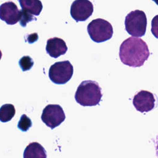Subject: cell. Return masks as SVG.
<instances>
[{"label":"cell","mask_w":158,"mask_h":158,"mask_svg":"<svg viewBox=\"0 0 158 158\" xmlns=\"http://www.w3.org/2000/svg\"><path fill=\"white\" fill-rule=\"evenodd\" d=\"M102 96L99 84L92 80L82 81L77 88L75 99L83 106H94L99 104Z\"/></svg>","instance_id":"2"},{"label":"cell","mask_w":158,"mask_h":158,"mask_svg":"<svg viewBox=\"0 0 158 158\" xmlns=\"http://www.w3.org/2000/svg\"><path fill=\"white\" fill-rule=\"evenodd\" d=\"M22 7V11L33 15H39L43 9L40 0H17Z\"/></svg>","instance_id":"11"},{"label":"cell","mask_w":158,"mask_h":158,"mask_svg":"<svg viewBox=\"0 0 158 158\" xmlns=\"http://www.w3.org/2000/svg\"><path fill=\"white\" fill-rule=\"evenodd\" d=\"M15 114V109L12 104H5L0 107V121L7 122L10 121Z\"/></svg>","instance_id":"13"},{"label":"cell","mask_w":158,"mask_h":158,"mask_svg":"<svg viewBox=\"0 0 158 158\" xmlns=\"http://www.w3.org/2000/svg\"><path fill=\"white\" fill-rule=\"evenodd\" d=\"M67 46L64 40L54 37L47 40L46 50L49 56L57 58L60 56L64 55L67 51Z\"/></svg>","instance_id":"10"},{"label":"cell","mask_w":158,"mask_h":158,"mask_svg":"<svg viewBox=\"0 0 158 158\" xmlns=\"http://www.w3.org/2000/svg\"><path fill=\"white\" fill-rule=\"evenodd\" d=\"M88 33L91 39L96 43H102L110 40L113 35L112 25L102 19L92 20L87 27Z\"/></svg>","instance_id":"4"},{"label":"cell","mask_w":158,"mask_h":158,"mask_svg":"<svg viewBox=\"0 0 158 158\" xmlns=\"http://www.w3.org/2000/svg\"><path fill=\"white\" fill-rule=\"evenodd\" d=\"M93 5L89 0H75L70 7V15L77 22L86 20L93 12Z\"/></svg>","instance_id":"7"},{"label":"cell","mask_w":158,"mask_h":158,"mask_svg":"<svg viewBox=\"0 0 158 158\" xmlns=\"http://www.w3.org/2000/svg\"><path fill=\"white\" fill-rule=\"evenodd\" d=\"M156 99L153 93L146 90L138 92L133 98V104L140 112H148L155 107Z\"/></svg>","instance_id":"8"},{"label":"cell","mask_w":158,"mask_h":158,"mask_svg":"<svg viewBox=\"0 0 158 158\" xmlns=\"http://www.w3.org/2000/svg\"><path fill=\"white\" fill-rule=\"evenodd\" d=\"M24 158L46 157L44 148L37 142L30 143L25 148L23 152Z\"/></svg>","instance_id":"12"},{"label":"cell","mask_w":158,"mask_h":158,"mask_svg":"<svg viewBox=\"0 0 158 158\" xmlns=\"http://www.w3.org/2000/svg\"><path fill=\"white\" fill-rule=\"evenodd\" d=\"M19 65L22 71H27L31 69L34 64V62L32 59L28 56H23L19 61Z\"/></svg>","instance_id":"15"},{"label":"cell","mask_w":158,"mask_h":158,"mask_svg":"<svg viewBox=\"0 0 158 158\" xmlns=\"http://www.w3.org/2000/svg\"><path fill=\"white\" fill-rule=\"evenodd\" d=\"M125 30L134 37H141L145 35L147 18L143 10H135L128 13L125 20Z\"/></svg>","instance_id":"3"},{"label":"cell","mask_w":158,"mask_h":158,"mask_svg":"<svg viewBox=\"0 0 158 158\" xmlns=\"http://www.w3.org/2000/svg\"><path fill=\"white\" fill-rule=\"evenodd\" d=\"M20 17L21 10L14 2H5L0 6V19L7 25H15Z\"/></svg>","instance_id":"9"},{"label":"cell","mask_w":158,"mask_h":158,"mask_svg":"<svg viewBox=\"0 0 158 158\" xmlns=\"http://www.w3.org/2000/svg\"><path fill=\"white\" fill-rule=\"evenodd\" d=\"M32 126L31 119L27 115L23 114L18 122L17 127L23 131H27Z\"/></svg>","instance_id":"14"},{"label":"cell","mask_w":158,"mask_h":158,"mask_svg":"<svg viewBox=\"0 0 158 158\" xmlns=\"http://www.w3.org/2000/svg\"><path fill=\"white\" fill-rule=\"evenodd\" d=\"M65 115L62 107L58 104H48L43 109L41 120L50 128L53 129L63 122Z\"/></svg>","instance_id":"6"},{"label":"cell","mask_w":158,"mask_h":158,"mask_svg":"<svg viewBox=\"0 0 158 158\" xmlns=\"http://www.w3.org/2000/svg\"><path fill=\"white\" fill-rule=\"evenodd\" d=\"M73 73V67L69 60L57 62L49 70V79L55 84L63 85L67 83Z\"/></svg>","instance_id":"5"},{"label":"cell","mask_w":158,"mask_h":158,"mask_svg":"<svg viewBox=\"0 0 158 158\" xmlns=\"http://www.w3.org/2000/svg\"><path fill=\"white\" fill-rule=\"evenodd\" d=\"M149 55L147 44L138 37L127 38L122 43L119 49V57L122 62L129 67L142 66Z\"/></svg>","instance_id":"1"},{"label":"cell","mask_w":158,"mask_h":158,"mask_svg":"<svg viewBox=\"0 0 158 158\" xmlns=\"http://www.w3.org/2000/svg\"><path fill=\"white\" fill-rule=\"evenodd\" d=\"M2 52L0 50V60L1 59V57H2Z\"/></svg>","instance_id":"16"}]
</instances>
